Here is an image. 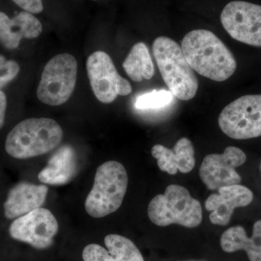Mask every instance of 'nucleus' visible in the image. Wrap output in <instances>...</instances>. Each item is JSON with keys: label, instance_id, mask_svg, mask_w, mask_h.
<instances>
[{"label": "nucleus", "instance_id": "nucleus-10", "mask_svg": "<svg viewBox=\"0 0 261 261\" xmlns=\"http://www.w3.org/2000/svg\"><path fill=\"white\" fill-rule=\"evenodd\" d=\"M58 220L48 209L40 208L15 219L10 224V237L37 249H46L53 243L58 231Z\"/></svg>", "mask_w": 261, "mask_h": 261}, {"label": "nucleus", "instance_id": "nucleus-14", "mask_svg": "<svg viewBox=\"0 0 261 261\" xmlns=\"http://www.w3.org/2000/svg\"><path fill=\"white\" fill-rule=\"evenodd\" d=\"M42 32V23L29 12H20L13 18L0 12V42L7 49H16L22 39H35Z\"/></svg>", "mask_w": 261, "mask_h": 261}, {"label": "nucleus", "instance_id": "nucleus-24", "mask_svg": "<svg viewBox=\"0 0 261 261\" xmlns=\"http://www.w3.org/2000/svg\"><path fill=\"white\" fill-rule=\"evenodd\" d=\"M260 171H261V164H260Z\"/></svg>", "mask_w": 261, "mask_h": 261}, {"label": "nucleus", "instance_id": "nucleus-6", "mask_svg": "<svg viewBox=\"0 0 261 261\" xmlns=\"http://www.w3.org/2000/svg\"><path fill=\"white\" fill-rule=\"evenodd\" d=\"M78 64L74 56L58 55L48 62L37 89L41 102L51 106L64 104L74 91Z\"/></svg>", "mask_w": 261, "mask_h": 261}, {"label": "nucleus", "instance_id": "nucleus-7", "mask_svg": "<svg viewBox=\"0 0 261 261\" xmlns=\"http://www.w3.org/2000/svg\"><path fill=\"white\" fill-rule=\"evenodd\" d=\"M220 128L234 140L261 136V94L245 95L224 108L219 117Z\"/></svg>", "mask_w": 261, "mask_h": 261}, {"label": "nucleus", "instance_id": "nucleus-9", "mask_svg": "<svg viewBox=\"0 0 261 261\" xmlns=\"http://www.w3.org/2000/svg\"><path fill=\"white\" fill-rule=\"evenodd\" d=\"M225 30L235 40L261 47V6L244 1L226 5L221 14Z\"/></svg>", "mask_w": 261, "mask_h": 261}, {"label": "nucleus", "instance_id": "nucleus-8", "mask_svg": "<svg viewBox=\"0 0 261 261\" xmlns=\"http://www.w3.org/2000/svg\"><path fill=\"white\" fill-rule=\"evenodd\" d=\"M87 70L92 90L101 102L109 104L118 96L132 93V85L118 73L111 57L105 51H97L89 57Z\"/></svg>", "mask_w": 261, "mask_h": 261}, {"label": "nucleus", "instance_id": "nucleus-17", "mask_svg": "<svg viewBox=\"0 0 261 261\" xmlns=\"http://www.w3.org/2000/svg\"><path fill=\"white\" fill-rule=\"evenodd\" d=\"M77 169L74 149L69 145H65L53 154L38 178L46 185H65L75 177Z\"/></svg>", "mask_w": 261, "mask_h": 261}, {"label": "nucleus", "instance_id": "nucleus-20", "mask_svg": "<svg viewBox=\"0 0 261 261\" xmlns=\"http://www.w3.org/2000/svg\"><path fill=\"white\" fill-rule=\"evenodd\" d=\"M173 94L166 90L153 91L142 94L137 98L135 107L140 110L157 109L164 107L171 102Z\"/></svg>", "mask_w": 261, "mask_h": 261}, {"label": "nucleus", "instance_id": "nucleus-4", "mask_svg": "<svg viewBox=\"0 0 261 261\" xmlns=\"http://www.w3.org/2000/svg\"><path fill=\"white\" fill-rule=\"evenodd\" d=\"M128 188V175L121 163L107 161L97 168L93 187L85 201L87 214L96 219L116 212Z\"/></svg>", "mask_w": 261, "mask_h": 261}, {"label": "nucleus", "instance_id": "nucleus-2", "mask_svg": "<svg viewBox=\"0 0 261 261\" xmlns=\"http://www.w3.org/2000/svg\"><path fill=\"white\" fill-rule=\"evenodd\" d=\"M63 132L51 118H29L10 130L5 150L16 159H28L51 152L61 144Z\"/></svg>", "mask_w": 261, "mask_h": 261}, {"label": "nucleus", "instance_id": "nucleus-16", "mask_svg": "<svg viewBox=\"0 0 261 261\" xmlns=\"http://www.w3.org/2000/svg\"><path fill=\"white\" fill-rule=\"evenodd\" d=\"M151 153L157 160L160 169L171 175L176 174L178 171L187 173L195 167V149L191 141L186 137L179 139L173 149L161 145H154Z\"/></svg>", "mask_w": 261, "mask_h": 261}, {"label": "nucleus", "instance_id": "nucleus-19", "mask_svg": "<svg viewBox=\"0 0 261 261\" xmlns=\"http://www.w3.org/2000/svg\"><path fill=\"white\" fill-rule=\"evenodd\" d=\"M128 77L136 82L149 80L153 77L154 68L147 45L143 42L135 44L123 63Z\"/></svg>", "mask_w": 261, "mask_h": 261}, {"label": "nucleus", "instance_id": "nucleus-22", "mask_svg": "<svg viewBox=\"0 0 261 261\" xmlns=\"http://www.w3.org/2000/svg\"><path fill=\"white\" fill-rule=\"evenodd\" d=\"M20 8L30 13H42L44 10L42 0H13Z\"/></svg>", "mask_w": 261, "mask_h": 261}, {"label": "nucleus", "instance_id": "nucleus-1", "mask_svg": "<svg viewBox=\"0 0 261 261\" xmlns=\"http://www.w3.org/2000/svg\"><path fill=\"white\" fill-rule=\"evenodd\" d=\"M181 48L192 69L206 78L224 82L236 71L238 64L232 53L210 31L197 29L189 32Z\"/></svg>", "mask_w": 261, "mask_h": 261}, {"label": "nucleus", "instance_id": "nucleus-15", "mask_svg": "<svg viewBox=\"0 0 261 261\" xmlns=\"http://www.w3.org/2000/svg\"><path fill=\"white\" fill-rule=\"evenodd\" d=\"M105 244L108 250L97 244L84 249V261H145L137 246L129 239L118 234L107 235Z\"/></svg>", "mask_w": 261, "mask_h": 261}, {"label": "nucleus", "instance_id": "nucleus-3", "mask_svg": "<svg viewBox=\"0 0 261 261\" xmlns=\"http://www.w3.org/2000/svg\"><path fill=\"white\" fill-rule=\"evenodd\" d=\"M152 51L161 76L173 95L183 101L195 97L198 80L177 43L166 37L154 41Z\"/></svg>", "mask_w": 261, "mask_h": 261}, {"label": "nucleus", "instance_id": "nucleus-21", "mask_svg": "<svg viewBox=\"0 0 261 261\" xmlns=\"http://www.w3.org/2000/svg\"><path fill=\"white\" fill-rule=\"evenodd\" d=\"M20 66L16 62L7 60L0 55V90L16 78Z\"/></svg>", "mask_w": 261, "mask_h": 261}, {"label": "nucleus", "instance_id": "nucleus-12", "mask_svg": "<svg viewBox=\"0 0 261 261\" xmlns=\"http://www.w3.org/2000/svg\"><path fill=\"white\" fill-rule=\"evenodd\" d=\"M253 200V194L250 189L242 185L223 187L219 194H212L205 202L206 210L211 211V223L226 226L229 223L233 211L237 207L250 205Z\"/></svg>", "mask_w": 261, "mask_h": 261}, {"label": "nucleus", "instance_id": "nucleus-13", "mask_svg": "<svg viewBox=\"0 0 261 261\" xmlns=\"http://www.w3.org/2000/svg\"><path fill=\"white\" fill-rule=\"evenodd\" d=\"M47 193L46 185L19 182L8 192L4 203L5 218L15 220L40 208L47 200Z\"/></svg>", "mask_w": 261, "mask_h": 261}, {"label": "nucleus", "instance_id": "nucleus-5", "mask_svg": "<svg viewBox=\"0 0 261 261\" xmlns=\"http://www.w3.org/2000/svg\"><path fill=\"white\" fill-rule=\"evenodd\" d=\"M147 212L150 221L159 226L175 224L195 228L202 220L200 202L186 188L176 185H169L163 195L155 196L149 202Z\"/></svg>", "mask_w": 261, "mask_h": 261}, {"label": "nucleus", "instance_id": "nucleus-23", "mask_svg": "<svg viewBox=\"0 0 261 261\" xmlns=\"http://www.w3.org/2000/svg\"><path fill=\"white\" fill-rule=\"evenodd\" d=\"M7 109V97L4 92L0 91V129L4 126L5 113Z\"/></svg>", "mask_w": 261, "mask_h": 261}, {"label": "nucleus", "instance_id": "nucleus-11", "mask_svg": "<svg viewBox=\"0 0 261 261\" xmlns=\"http://www.w3.org/2000/svg\"><path fill=\"white\" fill-rule=\"evenodd\" d=\"M246 160L245 152L232 146L226 147L224 153L208 154L201 164V180L211 190L239 185L241 176L235 168L244 164Z\"/></svg>", "mask_w": 261, "mask_h": 261}, {"label": "nucleus", "instance_id": "nucleus-18", "mask_svg": "<svg viewBox=\"0 0 261 261\" xmlns=\"http://www.w3.org/2000/svg\"><path fill=\"white\" fill-rule=\"evenodd\" d=\"M221 247L224 252L245 250L250 261H261V220L254 224L251 238L242 226H233L221 235Z\"/></svg>", "mask_w": 261, "mask_h": 261}]
</instances>
